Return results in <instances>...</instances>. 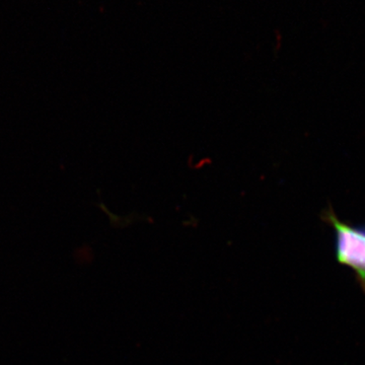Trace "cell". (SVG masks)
<instances>
[{"label":"cell","mask_w":365,"mask_h":365,"mask_svg":"<svg viewBox=\"0 0 365 365\" xmlns=\"http://www.w3.org/2000/svg\"><path fill=\"white\" fill-rule=\"evenodd\" d=\"M327 220L335 230L338 262L355 271L365 285V227H352L340 222L333 212L329 213Z\"/></svg>","instance_id":"cell-1"}]
</instances>
